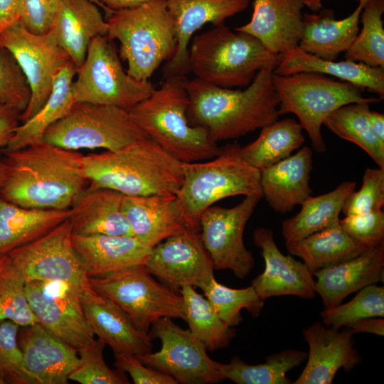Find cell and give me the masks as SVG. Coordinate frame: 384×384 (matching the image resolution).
<instances>
[{
	"label": "cell",
	"mask_w": 384,
	"mask_h": 384,
	"mask_svg": "<svg viewBox=\"0 0 384 384\" xmlns=\"http://www.w3.org/2000/svg\"><path fill=\"white\" fill-rule=\"evenodd\" d=\"M69 216L70 209L23 208L0 196V257L44 235Z\"/></svg>",
	"instance_id": "32"
},
{
	"label": "cell",
	"mask_w": 384,
	"mask_h": 384,
	"mask_svg": "<svg viewBox=\"0 0 384 384\" xmlns=\"http://www.w3.org/2000/svg\"><path fill=\"white\" fill-rule=\"evenodd\" d=\"M77 70L72 60L60 70L44 105L33 117L20 123L3 151H15L43 141L47 129L64 117L75 102L72 85Z\"/></svg>",
	"instance_id": "33"
},
{
	"label": "cell",
	"mask_w": 384,
	"mask_h": 384,
	"mask_svg": "<svg viewBox=\"0 0 384 384\" xmlns=\"http://www.w3.org/2000/svg\"><path fill=\"white\" fill-rule=\"evenodd\" d=\"M309 346L307 363L294 384H331L340 369L349 372L362 362L355 348V333L314 322L303 329Z\"/></svg>",
	"instance_id": "18"
},
{
	"label": "cell",
	"mask_w": 384,
	"mask_h": 384,
	"mask_svg": "<svg viewBox=\"0 0 384 384\" xmlns=\"http://www.w3.org/2000/svg\"><path fill=\"white\" fill-rule=\"evenodd\" d=\"M361 1L368 2V1H370V0H358V1Z\"/></svg>",
	"instance_id": "59"
},
{
	"label": "cell",
	"mask_w": 384,
	"mask_h": 384,
	"mask_svg": "<svg viewBox=\"0 0 384 384\" xmlns=\"http://www.w3.org/2000/svg\"><path fill=\"white\" fill-rule=\"evenodd\" d=\"M50 30L78 69L90 41L107 36V24L93 1L60 0Z\"/></svg>",
	"instance_id": "27"
},
{
	"label": "cell",
	"mask_w": 384,
	"mask_h": 384,
	"mask_svg": "<svg viewBox=\"0 0 384 384\" xmlns=\"http://www.w3.org/2000/svg\"><path fill=\"white\" fill-rule=\"evenodd\" d=\"M1 156L0 196L21 207L69 210L89 184L78 151L43 141Z\"/></svg>",
	"instance_id": "1"
},
{
	"label": "cell",
	"mask_w": 384,
	"mask_h": 384,
	"mask_svg": "<svg viewBox=\"0 0 384 384\" xmlns=\"http://www.w3.org/2000/svg\"><path fill=\"white\" fill-rule=\"evenodd\" d=\"M384 205V169H366L361 188L346 198L342 212L345 215L382 210Z\"/></svg>",
	"instance_id": "47"
},
{
	"label": "cell",
	"mask_w": 384,
	"mask_h": 384,
	"mask_svg": "<svg viewBox=\"0 0 384 384\" xmlns=\"http://www.w3.org/2000/svg\"><path fill=\"white\" fill-rule=\"evenodd\" d=\"M105 6L107 10L117 11L134 9L155 0H92Z\"/></svg>",
	"instance_id": "54"
},
{
	"label": "cell",
	"mask_w": 384,
	"mask_h": 384,
	"mask_svg": "<svg viewBox=\"0 0 384 384\" xmlns=\"http://www.w3.org/2000/svg\"><path fill=\"white\" fill-rule=\"evenodd\" d=\"M339 224L357 243L368 248L384 244V213L383 210L346 215Z\"/></svg>",
	"instance_id": "48"
},
{
	"label": "cell",
	"mask_w": 384,
	"mask_h": 384,
	"mask_svg": "<svg viewBox=\"0 0 384 384\" xmlns=\"http://www.w3.org/2000/svg\"><path fill=\"white\" fill-rule=\"evenodd\" d=\"M324 309L337 306L363 287L384 281V244L312 273Z\"/></svg>",
	"instance_id": "25"
},
{
	"label": "cell",
	"mask_w": 384,
	"mask_h": 384,
	"mask_svg": "<svg viewBox=\"0 0 384 384\" xmlns=\"http://www.w3.org/2000/svg\"><path fill=\"white\" fill-rule=\"evenodd\" d=\"M262 197L247 196L232 208L212 206L199 220L200 235L214 270H229L239 279L246 277L255 265L252 252L245 245V225Z\"/></svg>",
	"instance_id": "15"
},
{
	"label": "cell",
	"mask_w": 384,
	"mask_h": 384,
	"mask_svg": "<svg viewBox=\"0 0 384 384\" xmlns=\"http://www.w3.org/2000/svg\"><path fill=\"white\" fill-rule=\"evenodd\" d=\"M82 161L90 189L126 196L176 194L183 182L182 162L150 138L117 151L83 155Z\"/></svg>",
	"instance_id": "3"
},
{
	"label": "cell",
	"mask_w": 384,
	"mask_h": 384,
	"mask_svg": "<svg viewBox=\"0 0 384 384\" xmlns=\"http://www.w3.org/2000/svg\"><path fill=\"white\" fill-rule=\"evenodd\" d=\"M313 151L304 146L294 155L260 170L263 197L274 211L285 213L301 205L313 193L309 186Z\"/></svg>",
	"instance_id": "26"
},
{
	"label": "cell",
	"mask_w": 384,
	"mask_h": 384,
	"mask_svg": "<svg viewBox=\"0 0 384 384\" xmlns=\"http://www.w3.org/2000/svg\"><path fill=\"white\" fill-rule=\"evenodd\" d=\"M182 171L176 196L191 229L200 231L201 214L220 200L238 195L263 198L260 171L242 158L238 143L220 147L209 161L182 163Z\"/></svg>",
	"instance_id": "7"
},
{
	"label": "cell",
	"mask_w": 384,
	"mask_h": 384,
	"mask_svg": "<svg viewBox=\"0 0 384 384\" xmlns=\"http://www.w3.org/2000/svg\"><path fill=\"white\" fill-rule=\"evenodd\" d=\"M92 289L119 306L142 331L162 317L185 320L181 294L151 277L144 265L89 277Z\"/></svg>",
	"instance_id": "11"
},
{
	"label": "cell",
	"mask_w": 384,
	"mask_h": 384,
	"mask_svg": "<svg viewBox=\"0 0 384 384\" xmlns=\"http://www.w3.org/2000/svg\"><path fill=\"white\" fill-rule=\"evenodd\" d=\"M363 10L362 28L346 51V60L384 68V0H370Z\"/></svg>",
	"instance_id": "40"
},
{
	"label": "cell",
	"mask_w": 384,
	"mask_h": 384,
	"mask_svg": "<svg viewBox=\"0 0 384 384\" xmlns=\"http://www.w3.org/2000/svg\"><path fill=\"white\" fill-rule=\"evenodd\" d=\"M76 75L72 85L75 102L112 105L129 111L155 90L149 80H139L127 72L107 36H98L90 41Z\"/></svg>",
	"instance_id": "10"
},
{
	"label": "cell",
	"mask_w": 384,
	"mask_h": 384,
	"mask_svg": "<svg viewBox=\"0 0 384 384\" xmlns=\"http://www.w3.org/2000/svg\"><path fill=\"white\" fill-rule=\"evenodd\" d=\"M183 300L185 321L190 331L213 352L229 346L235 335L233 327L227 325L216 314L209 301L193 287L180 288Z\"/></svg>",
	"instance_id": "39"
},
{
	"label": "cell",
	"mask_w": 384,
	"mask_h": 384,
	"mask_svg": "<svg viewBox=\"0 0 384 384\" xmlns=\"http://www.w3.org/2000/svg\"><path fill=\"white\" fill-rule=\"evenodd\" d=\"M261 129L255 140L241 146L242 158L260 171L287 159L305 141L301 124L292 118L277 119Z\"/></svg>",
	"instance_id": "36"
},
{
	"label": "cell",
	"mask_w": 384,
	"mask_h": 384,
	"mask_svg": "<svg viewBox=\"0 0 384 384\" xmlns=\"http://www.w3.org/2000/svg\"><path fill=\"white\" fill-rule=\"evenodd\" d=\"M21 0H0V35L20 18Z\"/></svg>",
	"instance_id": "52"
},
{
	"label": "cell",
	"mask_w": 384,
	"mask_h": 384,
	"mask_svg": "<svg viewBox=\"0 0 384 384\" xmlns=\"http://www.w3.org/2000/svg\"><path fill=\"white\" fill-rule=\"evenodd\" d=\"M368 117L373 131L378 138L384 142V114L370 110Z\"/></svg>",
	"instance_id": "55"
},
{
	"label": "cell",
	"mask_w": 384,
	"mask_h": 384,
	"mask_svg": "<svg viewBox=\"0 0 384 384\" xmlns=\"http://www.w3.org/2000/svg\"><path fill=\"white\" fill-rule=\"evenodd\" d=\"M253 242L261 250L265 270L252 282V286L264 301L272 297L297 296L314 298L316 279L306 265L278 248L272 230L259 227L253 232Z\"/></svg>",
	"instance_id": "19"
},
{
	"label": "cell",
	"mask_w": 384,
	"mask_h": 384,
	"mask_svg": "<svg viewBox=\"0 0 384 384\" xmlns=\"http://www.w3.org/2000/svg\"><path fill=\"white\" fill-rule=\"evenodd\" d=\"M326 326L339 329L366 317L384 316V286L370 284L357 292L349 302L320 312Z\"/></svg>",
	"instance_id": "42"
},
{
	"label": "cell",
	"mask_w": 384,
	"mask_h": 384,
	"mask_svg": "<svg viewBox=\"0 0 384 384\" xmlns=\"http://www.w3.org/2000/svg\"><path fill=\"white\" fill-rule=\"evenodd\" d=\"M83 311L93 332L114 353L140 355L151 351L148 332L139 329L115 303L93 289L81 294Z\"/></svg>",
	"instance_id": "23"
},
{
	"label": "cell",
	"mask_w": 384,
	"mask_h": 384,
	"mask_svg": "<svg viewBox=\"0 0 384 384\" xmlns=\"http://www.w3.org/2000/svg\"><path fill=\"white\" fill-rule=\"evenodd\" d=\"M279 58L255 37L224 23L193 37L188 48L190 72L226 88L249 85L260 70L274 69Z\"/></svg>",
	"instance_id": "5"
},
{
	"label": "cell",
	"mask_w": 384,
	"mask_h": 384,
	"mask_svg": "<svg viewBox=\"0 0 384 384\" xmlns=\"http://www.w3.org/2000/svg\"><path fill=\"white\" fill-rule=\"evenodd\" d=\"M105 343L97 338L78 349L80 362L70 374L69 380L82 384H129L125 372L112 370L105 363Z\"/></svg>",
	"instance_id": "44"
},
{
	"label": "cell",
	"mask_w": 384,
	"mask_h": 384,
	"mask_svg": "<svg viewBox=\"0 0 384 384\" xmlns=\"http://www.w3.org/2000/svg\"><path fill=\"white\" fill-rule=\"evenodd\" d=\"M17 341L25 366L37 384H66L79 364L78 350L39 323L19 327Z\"/></svg>",
	"instance_id": "21"
},
{
	"label": "cell",
	"mask_w": 384,
	"mask_h": 384,
	"mask_svg": "<svg viewBox=\"0 0 384 384\" xmlns=\"http://www.w3.org/2000/svg\"><path fill=\"white\" fill-rule=\"evenodd\" d=\"M175 26L176 47L163 66L164 78L190 72L188 46L193 33L208 23L214 26L245 10L250 0H164Z\"/></svg>",
	"instance_id": "20"
},
{
	"label": "cell",
	"mask_w": 384,
	"mask_h": 384,
	"mask_svg": "<svg viewBox=\"0 0 384 384\" xmlns=\"http://www.w3.org/2000/svg\"><path fill=\"white\" fill-rule=\"evenodd\" d=\"M122 209L132 235L149 247L191 229L176 194L124 195Z\"/></svg>",
	"instance_id": "22"
},
{
	"label": "cell",
	"mask_w": 384,
	"mask_h": 384,
	"mask_svg": "<svg viewBox=\"0 0 384 384\" xmlns=\"http://www.w3.org/2000/svg\"><path fill=\"white\" fill-rule=\"evenodd\" d=\"M144 266L175 290L188 285L203 289L214 277L213 264L200 231L187 229L152 247Z\"/></svg>",
	"instance_id": "17"
},
{
	"label": "cell",
	"mask_w": 384,
	"mask_h": 384,
	"mask_svg": "<svg viewBox=\"0 0 384 384\" xmlns=\"http://www.w3.org/2000/svg\"><path fill=\"white\" fill-rule=\"evenodd\" d=\"M31 97L28 79L13 53L0 46V105L9 107L21 114Z\"/></svg>",
	"instance_id": "46"
},
{
	"label": "cell",
	"mask_w": 384,
	"mask_h": 384,
	"mask_svg": "<svg viewBox=\"0 0 384 384\" xmlns=\"http://www.w3.org/2000/svg\"><path fill=\"white\" fill-rule=\"evenodd\" d=\"M26 292L38 323L54 336L77 350L95 339L76 289L63 282L30 281Z\"/></svg>",
	"instance_id": "16"
},
{
	"label": "cell",
	"mask_w": 384,
	"mask_h": 384,
	"mask_svg": "<svg viewBox=\"0 0 384 384\" xmlns=\"http://www.w3.org/2000/svg\"><path fill=\"white\" fill-rule=\"evenodd\" d=\"M272 81L279 102L280 115L294 114L318 153L326 150L321 129L330 113L350 103H375L382 100L364 97L361 87L317 73L280 75L272 72Z\"/></svg>",
	"instance_id": "8"
},
{
	"label": "cell",
	"mask_w": 384,
	"mask_h": 384,
	"mask_svg": "<svg viewBox=\"0 0 384 384\" xmlns=\"http://www.w3.org/2000/svg\"><path fill=\"white\" fill-rule=\"evenodd\" d=\"M285 244L289 252L302 258L312 273L348 260L369 249L355 242L340 224Z\"/></svg>",
	"instance_id": "35"
},
{
	"label": "cell",
	"mask_w": 384,
	"mask_h": 384,
	"mask_svg": "<svg viewBox=\"0 0 384 384\" xmlns=\"http://www.w3.org/2000/svg\"><path fill=\"white\" fill-rule=\"evenodd\" d=\"M6 260V255L0 257V272L3 269Z\"/></svg>",
	"instance_id": "58"
},
{
	"label": "cell",
	"mask_w": 384,
	"mask_h": 384,
	"mask_svg": "<svg viewBox=\"0 0 384 384\" xmlns=\"http://www.w3.org/2000/svg\"><path fill=\"white\" fill-rule=\"evenodd\" d=\"M19 327L11 320L0 323V384H37L18 344Z\"/></svg>",
	"instance_id": "45"
},
{
	"label": "cell",
	"mask_w": 384,
	"mask_h": 384,
	"mask_svg": "<svg viewBox=\"0 0 384 384\" xmlns=\"http://www.w3.org/2000/svg\"><path fill=\"white\" fill-rule=\"evenodd\" d=\"M203 292L218 316L231 327L242 321V309H245L253 317H257L264 306L265 301L252 285L242 289L230 288L213 277Z\"/></svg>",
	"instance_id": "41"
},
{
	"label": "cell",
	"mask_w": 384,
	"mask_h": 384,
	"mask_svg": "<svg viewBox=\"0 0 384 384\" xmlns=\"http://www.w3.org/2000/svg\"><path fill=\"white\" fill-rule=\"evenodd\" d=\"M369 105L363 102L341 106L330 113L323 124L340 138L360 146L378 167L384 169V142L371 127Z\"/></svg>",
	"instance_id": "38"
},
{
	"label": "cell",
	"mask_w": 384,
	"mask_h": 384,
	"mask_svg": "<svg viewBox=\"0 0 384 384\" xmlns=\"http://www.w3.org/2000/svg\"><path fill=\"white\" fill-rule=\"evenodd\" d=\"M72 225L65 220L39 238L6 255L26 282L58 281L80 293L92 289L85 263L72 242Z\"/></svg>",
	"instance_id": "12"
},
{
	"label": "cell",
	"mask_w": 384,
	"mask_h": 384,
	"mask_svg": "<svg viewBox=\"0 0 384 384\" xmlns=\"http://www.w3.org/2000/svg\"><path fill=\"white\" fill-rule=\"evenodd\" d=\"M251 20L235 28L257 38L278 55L298 48L303 27L302 0H254Z\"/></svg>",
	"instance_id": "24"
},
{
	"label": "cell",
	"mask_w": 384,
	"mask_h": 384,
	"mask_svg": "<svg viewBox=\"0 0 384 384\" xmlns=\"http://www.w3.org/2000/svg\"><path fill=\"white\" fill-rule=\"evenodd\" d=\"M11 320L20 327L38 323L29 304L26 282L8 261L0 272V323Z\"/></svg>",
	"instance_id": "43"
},
{
	"label": "cell",
	"mask_w": 384,
	"mask_h": 384,
	"mask_svg": "<svg viewBox=\"0 0 384 384\" xmlns=\"http://www.w3.org/2000/svg\"><path fill=\"white\" fill-rule=\"evenodd\" d=\"M356 186V182L346 181L331 191L306 199L296 215L282 223L285 242L297 241L338 225L344 202Z\"/></svg>",
	"instance_id": "34"
},
{
	"label": "cell",
	"mask_w": 384,
	"mask_h": 384,
	"mask_svg": "<svg viewBox=\"0 0 384 384\" xmlns=\"http://www.w3.org/2000/svg\"><path fill=\"white\" fill-rule=\"evenodd\" d=\"M304 6H306L314 12H318L322 8V0H302Z\"/></svg>",
	"instance_id": "56"
},
{
	"label": "cell",
	"mask_w": 384,
	"mask_h": 384,
	"mask_svg": "<svg viewBox=\"0 0 384 384\" xmlns=\"http://www.w3.org/2000/svg\"><path fill=\"white\" fill-rule=\"evenodd\" d=\"M107 11V36L119 42V55L127 63V72L139 80H149L164 61L171 59L176 50L174 21L165 1Z\"/></svg>",
	"instance_id": "6"
},
{
	"label": "cell",
	"mask_w": 384,
	"mask_h": 384,
	"mask_svg": "<svg viewBox=\"0 0 384 384\" xmlns=\"http://www.w3.org/2000/svg\"><path fill=\"white\" fill-rule=\"evenodd\" d=\"M21 114L15 110L0 105V149H3L15 129L20 124Z\"/></svg>",
	"instance_id": "51"
},
{
	"label": "cell",
	"mask_w": 384,
	"mask_h": 384,
	"mask_svg": "<svg viewBox=\"0 0 384 384\" xmlns=\"http://www.w3.org/2000/svg\"><path fill=\"white\" fill-rule=\"evenodd\" d=\"M151 337L161 343L156 352L136 355L144 365L168 374L178 383H216L224 380L215 361L207 354L205 346L189 329L176 325L171 318L162 317L152 324Z\"/></svg>",
	"instance_id": "14"
},
{
	"label": "cell",
	"mask_w": 384,
	"mask_h": 384,
	"mask_svg": "<svg viewBox=\"0 0 384 384\" xmlns=\"http://www.w3.org/2000/svg\"><path fill=\"white\" fill-rule=\"evenodd\" d=\"M147 138L129 111L112 105L80 102H75L43 135V141L74 151L105 149L114 151Z\"/></svg>",
	"instance_id": "9"
},
{
	"label": "cell",
	"mask_w": 384,
	"mask_h": 384,
	"mask_svg": "<svg viewBox=\"0 0 384 384\" xmlns=\"http://www.w3.org/2000/svg\"><path fill=\"white\" fill-rule=\"evenodd\" d=\"M346 327L356 333H370L378 336L384 335L383 317L371 316L356 320Z\"/></svg>",
	"instance_id": "53"
},
{
	"label": "cell",
	"mask_w": 384,
	"mask_h": 384,
	"mask_svg": "<svg viewBox=\"0 0 384 384\" xmlns=\"http://www.w3.org/2000/svg\"><path fill=\"white\" fill-rule=\"evenodd\" d=\"M367 2L358 1L353 13L343 19H335L334 11L325 9L318 14H303V27L299 48L329 60H336L346 51L359 32L358 23Z\"/></svg>",
	"instance_id": "30"
},
{
	"label": "cell",
	"mask_w": 384,
	"mask_h": 384,
	"mask_svg": "<svg viewBox=\"0 0 384 384\" xmlns=\"http://www.w3.org/2000/svg\"><path fill=\"white\" fill-rule=\"evenodd\" d=\"M72 242L89 277L144 265L151 249L134 236L73 234Z\"/></svg>",
	"instance_id": "29"
},
{
	"label": "cell",
	"mask_w": 384,
	"mask_h": 384,
	"mask_svg": "<svg viewBox=\"0 0 384 384\" xmlns=\"http://www.w3.org/2000/svg\"><path fill=\"white\" fill-rule=\"evenodd\" d=\"M116 368L128 373L136 384H177L171 375L159 372L142 363L135 355L114 353Z\"/></svg>",
	"instance_id": "50"
},
{
	"label": "cell",
	"mask_w": 384,
	"mask_h": 384,
	"mask_svg": "<svg viewBox=\"0 0 384 384\" xmlns=\"http://www.w3.org/2000/svg\"><path fill=\"white\" fill-rule=\"evenodd\" d=\"M302 72L321 73L350 82L361 88H367L384 97V68L372 67L348 60H324L304 51L299 47L280 56L273 73L288 75Z\"/></svg>",
	"instance_id": "31"
},
{
	"label": "cell",
	"mask_w": 384,
	"mask_h": 384,
	"mask_svg": "<svg viewBox=\"0 0 384 384\" xmlns=\"http://www.w3.org/2000/svg\"><path fill=\"white\" fill-rule=\"evenodd\" d=\"M164 79L159 88L129 110L132 119L150 139L182 163L214 158L220 147L210 139L205 128L189 123V98L182 76Z\"/></svg>",
	"instance_id": "4"
},
{
	"label": "cell",
	"mask_w": 384,
	"mask_h": 384,
	"mask_svg": "<svg viewBox=\"0 0 384 384\" xmlns=\"http://www.w3.org/2000/svg\"><path fill=\"white\" fill-rule=\"evenodd\" d=\"M4 174V163L2 159V156L0 154V186L1 185Z\"/></svg>",
	"instance_id": "57"
},
{
	"label": "cell",
	"mask_w": 384,
	"mask_h": 384,
	"mask_svg": "<svg viewBox=\"0 0 384 384\" xmlns=\"http://www.w3.org/2000/svg\"><path fill=\"white\" fill-rule=\"evenodd\" d=\"M60 0H21L20 18L25 28L36 34L48 33Z\"/></svg>",
	"instance_id": "49"
},
{
	"label": "cell",
	"mask_w": 384,
	"mask_h": 384,
	"mask_svg": "<svg viewBox=\"0 0 384 384\" xmlns=\"http://www.w3.org/2000/svg\"><path fill=\"white\" fill-rule=\"evenodd\" d=\"M124 194L105 188H86L70 208L74 235L133 236L123 213Z\"/></svg>",
	"instance_id": "28"
},
{
	"label": "cell",
	"mask_w": 384,
	"mask_h": 384,
	"mask_svg": "<svg viewBox=\"0 0 384 384\" xmlns=\"http://www.w3.org/2000/svg\"><path fill=\"white\" fill-rule=\"evenodd\" d=\"M0 46L13 53L31 87L30 102L20 117L22 123L42 108L57 75L71 59L50 30L45 34H36L27 30L20 20L1 33Z\"/></svg>",
	"instance_id": "13"
},
{
	"label": "cell",
	"mask_w": 384,
	"mask_h": 384,
	"mask_svg": "<svg viewBox=\"0 0 384 384\" xmlns=\"http://www.w3.org/2000/svg\"><path fill=\"white\" fill-rule=\"evenodd\" d=\"M306 358V351L287 348L269 355L264 363L251 365L234 356L228 363L215 361V366L223 380L237 384H289L287 373Z\"/></svg>",
	"instance_id": "37"
},
{
	"label": "cell",
	"mask_w": 384,
	"mask_h": 384,
	"mask_svg": "<svg viewBox=\"0 0 384 384\" xmlns=\"http://www.w3.org/2000/svg\"><path fill=\"white\" fill-rule=\"evenodd\" d=\"M273 68L256 74L245 90L215 86L182 76L189 98V123L205 128L218 142L238 138L278 119L279 100L272 81Z\"/></svg>",
	"instance_id": "2"
}]
</instances>
